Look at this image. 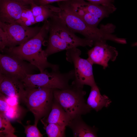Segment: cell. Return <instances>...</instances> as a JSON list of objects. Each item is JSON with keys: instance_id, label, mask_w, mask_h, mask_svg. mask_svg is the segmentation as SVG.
I'll use <instances>...</instances> for the list:
<instances>
[{"instance_id": "ffe728a7", "label": "cell", "mask_w": 137, "mask_h": 137, "mask_svg": "<svg viewBox=\"0 0 137 137\" xmlns=\"http://www.w3.org/2000/svg\"><path fill=\"white\" fill-rule=\"evenodd\" d=\"M25 128V132L27 137H41L43 134H41L37 127V125L34 124L26 126L23 125Z\"/></svg>"}, {"instance_id": "44dd1931", "label": "cell", "mask_w": 137, "mask_h": 137, "mask_svg": "<svg viewBox=\"0 0 137 137\" xmlns=\"http://www.w3.org/2000/svg\"><path fill=\"white\" fill-rule=\"evenodd\" d=\"M30 9L35 18L49 10V4L45 5H39L32 4L30 5Z\"/></svg>"}, {"instance_id": "8992f818", "label": "cell", "mask_w": 137, "mask_h": 137, "mask_svg": "<svg viewBox=\"0 0 137 137\" xmlns=\"http://www.w3.org/2000/svg\"><path fill=\"white\" fill-rule=\"evenodd\" d=\"M26 89L23 100L34 115L35 124L46 114L50 107L55 89L40 87Z\"/></svg>"}, {"instance_id": "4fadbf2b", "label": "cell", "mask_w": 137, "mask_h": 137, "mask_svg": "<svg viewBox=\"0 0 137 137\" xmlns=\"http://www.w3.org/2000/svg\"><path fill=\"white\" fill-rule=\"evenodd\" d=\"M49 37L48 45L46 48L44 50L47 57L52 54L73 47L61 38L49 22Z\"/></svg>"}, {"instance_id": "7a4b0ae2", "label": "cell", "mask_w": 137, "mask_h": 137, "mask_svg": "<svg viewBox=\"0 0 137 137\" xmlns=\"http://www.w3.org/2000/svg\"><path fill=\"white\" fill-rule=\"evenodd\" d=\"M55 12L64 21L74 33H78L88 40L93 41L94 44L103 41L110 40L116 42L117 37L113 34L115 27L112 24L101 25L99 28L93 27L87 24L75 14L59 7H53Z\"/></svg>"}, {"instance_id": "5bb4252c", "label": "cell", "mask_w": 137, "mask_h": 137, "mask_svg": "<svg viewBox=\"0 0 137 137\" xmlns=\"http://www.w3.org/2000/svg\"><path fill=\"white\" fill-rule=\"evenodd\" d=\"M67 126L72 129L74 137L97 136L96 129L86 124L82 119L81 115L72 118Z\"/></svg>"}, {"instance_id": "3957f363", "label": "cell", "mask_w": 137, "mask_h": 137, "mask_svg": "<svg viewBox=\"0 0 137 137\" xmlns=\"http://www.w3.org/2000/svg\"><path fill=\"white\" fill-rule=\"evenodd\" d=\"M83 87L73 82L66 89L53 91L55 99L71 118L85 114L92 110L85 102L84 96L86 93Z\"/></svg>"}, {"instance_id": "9a60e30c", "label": "cell", "mask_w": 137, "mask_h": 137, "mask_svg": "<svg viewBox=\"0 0 137 137\" xmlns=\"http://www.w3.org/2000/svg\"><path fill=\"white\" fill-rule=\"evenodd\" d=\"M91 88L87 103L89 107L98 112L103 107H108L111 102L109 97L106 95L101 94L97 85Z\"/></svg>"}, {"instance_id": "d4e9b609", "label": "cell", "mask_w": 137, "mask_h": 137, "mask_svg": "<svg viewBox=\"0 0 137 137\" xmlns=\"http://www.w3.org/2000/svg\"><path fill=\"white\" fill-rule=\"evenodd\" d=\"M68 0H37L38 5H45L55 2H59Z\"/></svg>"}, {"instance_id": "9c48e42d", "label": "cell", "mask_w": 137, "mask_h": 137, "mask_svg": "<svg viewBox=\"0 0 137 137\" xmlns=\"http://www.w3.org/2000/svg\"><path fill=\"white\" fill-rule=\"evenodd\" d=\"M52 14L48 19L49 23L63 40L73 47H91L94 45L93 41L85 38H81L76 36L52 8Z\"/></svg>"}, {"instance_id": "52a82bcc", "label": "cell", "mask_w": 137, "mask_h": 137, "mask_svg": "<svg viewBox=\"0 0 137 137\" xmlns=\"http://www.w3.org/2000/svg\"><path fill=\"white\" fill-rule=\"evenodd\" d=\"M81 50L77 47H71L66 50V59L74 66L73 82L83 87L85 85L91 87L96 85L93 73V64L88 59L81 57Z\"/></svg>"}, {"instance_id": "5b68a950", "label": "cell", "mask_w": 137, "mask_h": 137, "mask_svg": "<svg viewBox=\"0 0 137 137\" xmlns=\"http://www.w3.org/2000/svg\"><path fill=\"white\" fill-rule=\"evenodd\" d=\"M41 27H30L16 23L0 22V50L3 52L6 48L23 44L35 36Z\"/></svg>"}, {"instance_id": "8fae6325", "label": "cell", "mask_w": 137, "mask_h": 137, "mask_svg": "<svg viewBox=\"0 0 137 137\" xmlns=\"http://www.w3.org/2000/svg\"><path fill=\"white\" fill-rule=\"evenodd\" d=\"M30 7L11 0H0V22L15 23L23 11Z\"/></svg>"}, {"instance_id": "d6986e66", "label": "cell", "mask_w": 137, "mask_h": 137, "mask_svg": "<svg viewBox=\"0 0 137 137\" xmlns=\"http://www.w3.org/2000/svg\"><path fill=\"white\" fill-rule=\"evenodd\" d=\"M36 23L35 17L31 10L30 7L23 11L21 17L15 23L28 26Z\"/></svg>"}, {"instance_id": "ba28073f", "label": "cell", "mask_w": 137, "mask_h": 137, "mask_svg": "<svg viewBox=\"0 0 137 137\" xmlns=\"http://www.w3.org/2000/svg\"><path fill=\"white\" fill-rule=\"evenodd\" d=\"M24 61L9 54H1L0 73L22 80L27 74H32L33 67H35Z\"/></svg>"}, {"instance_id": "83f0119b", "label": "cell", "mask_w": 137, "mask_h": 137, "mask_svg": "<svg viewBox=\"0 0 137 137\" xmlns=\"http://www.w3.org/2000/svg\"><path fill=\"white\" fill-rule=\"evenodd\" d=\"M132 46H137V42L133 43L132 45Z\"/></svg>"}, {"instance_id": "277c9868", "label": "cell", "mask_w": 137, "mask_h": 137, "mask_svg": "<svg viewBox=\"0 0 137 137\" xmlns=\"http://www.w3.org/2000/svg\"><path fill=\"white\" fill-rule=\"evenodd\" d=\"M74 78V70L65 73L59 70L49 72L45 70L42 73L27 74L21 81L26 88L44 87L62 90L69 87V81Z\"/></svg>"}, {"instance_id": "484cf974", "label": "cell", "mask_w": 137, "mask_h": 137, "mask_svg": "<svg viewBox=\"0 0 137 137\" xmlns=\"http://www.w3.org/2000/svg\"><path fill=\"white\" fill-rule=\"evenodd\" d=\"M16 2L22 4L30 5L32 4H35L38 5L37 0H11Z\"/></svg>"}, {"instance_id": "603a6c76", "label": "cell", "mask_w": 137, "mask_h": 137, "mask_svg": "<svg viewBox=\"0 0 137 137\" xmlns=\"http://www.w3.org/2000/svg\"><path fill=\"white\" fill-rule=\"evenodd\" d=\"M2 93H0V112L5 113L9 109L10 106L6 101V98L4 97Z\"/></svg>"}, {"instance_id": "7c38bea8", "label": "cell", "mask_w": 137, "mask_h": 137, "mask_svg": "<svg viewBox=\"0 0 137 137\" xmlns=\"http://www.w3.org/2000/svg\"><path fill=\"white\" fill-rule=\"evenodd\" d=\"M0 90L8 97H15L24 100L26 89L22 82L16 78L0 73Z\"/></svg>"}, {"instance_id": "2e32d148", "label": "cell", "mask_w": 137, "mask_h": 137, "mask_svg": "<svg viewBox=\"0 0 137 137\" xmlns=\"http://www.w3.org/2000/svg\"><path fill=\"white\" fill-rule=\"evenodd\" d=\"M56 102L52 105L51 110L46 119L47 123H54L66 127L72 118L59 104Z\"/></svg>"}, {"instance_id": "ac0fdd59", "label": "cell", "mask_w": 137, "mask_h": 137, "mask_svg": "<svg viewBox=\"0 0 137 137\" xmlns=\"http://www.w3.org/2000/svg\"><path fill=\"white\" fill-rule=\"evenodd\" d=\"M44 127L49 137H63L65 136V127L54 123H44Z\"/></svg>"}, {"instance_id": "30bf717a", "label": "cell", "mask_w": 137, "mask_h": 137, "mask_svg": "<svg viewBox=\"0 0 137 137\" xmlns=\"http://www.w3.org/2000/svg\"><path fill=\"white\" fill-rule=\"evenodd\" d=\"M105 41L95 43L94 46L88 52L87 58L93 64L100 65L105 69L108 66L109 61H115L118 53L116 48L109 45Z\"/></svg>"}, {"instance_id": "4316f807", "label": "cell", "mask_w": 137, "mask_h": 137, "mask_svg": "<svg viewBox=\"0 0 137 137\" xmlns=\"http://www.w3.org/2000/svg\"><path fill=\"white\" fill-rule=\"evenodd\" d=\"M8 97V98H6V101L10 106L18 105V98L15 97Z\"/></svg>"}, {"instance_id": "cb8c5ba5", "label": "cell", "mask_w": 137, "mask_h": 137, "mask_svg": "<svg viewBox=\"0 0 137 137\" xmlns=\"http://www.w3.org/2000/svg\"><path fill=\"white\" fill-rule=\"evenodd\" d=\"M93 3L100 5L105 6L109 5L112 0H86Z\"/></svg>"}, {"instance_id": "e0dca14e", "label": "cell", "mask_w": 137, "mask_h": 137, "mask_svg": "<svg viewBox=\"0 0 137 137\" xmlns=\"http://www.w3.org/2000/svg\"><path fill=\"white\" fill-rule=\"evenodd\" d=\"M15 129L11 125L10 120L4 113H0V136L17 137L14 134Z\"/></svg>"}, {"instance_id": "6da1fadb", "label": "cell", "mask_w": 137, "mask_h": 137, "mask_svg": "<svg viewBox=\"0 0 137 137\" xmlns=\"http://www.w3.org/2000/svg\"><path fill=\"white\" fill-rule=\"evenodd\" d=\"M48 19L45 21L39 32L34 37L24 43L18 46L7 48L8 54L15 56L23 60H26L43 73L47 68L52 70L59 69L58 65L48 62L44 50L42 49V43L49 33Z\"/></svg>"}, {"instance_id": "7402d4cb", "label": "cell", "mask_w": 137, "mask_h": 137, "mask_svg": "<svg viewBox=\"0 0 137 137\" xmlns=\"http://www.w3.org/2000/svg\"><path fill=\"white\" fill-rule=\"evenodd\" d=\"M7 117L10 120H14L19 115V110L18 105L10 107L9 109L4 113Z\"/></svg>"}]
</instances>
